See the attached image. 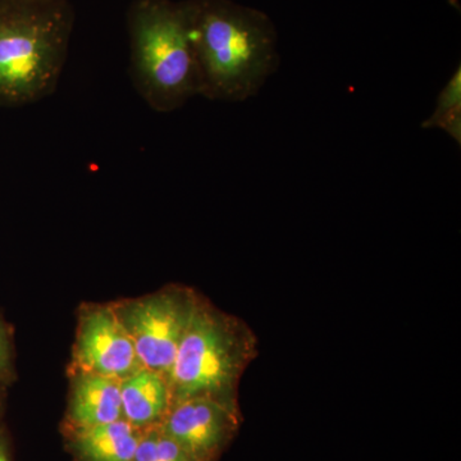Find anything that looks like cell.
<instances>
[{
  "instance_id": "cell-1",
  "label": "cell",
  "mask_w": 461,
  "mask_h": 461,
  "mask_svg": "<svg viewBox=\"0 0 461 461\" xmlns=\"http://www.w3.org/2000/svg\"><path fill=\"white\" fill-rule=\"evenodd\" d=\"M187 2L200 95L230 103L256 96L281 62L271 17L232 0Z\"/></svg>"
},
{
  "instance_id": "cell-2",
  "label": "cell",
  "mask_w": 461,
  "mask_h": 461,
  "mask_svg": "<svg viewBox=\"0 0 461 461\" xmlns=\"http://www.w3.org/2000/svg\"><path fill=\"white\" fill-rule=\"evenodd\" d=\"M127 27L133 85L149 107L169 113L200 95L187 0H133Z\"/></svg>"
},
{
  "instance_id": "cell-3",
  "label": "cell",
  "mask_w": 461,
  "mask_h": 461,
  "mask_svg": "<svg viewBox=\"0 0 461 461\" xmlns=\"http://www.w3.org/2000/svg\"><path fill=\"white\" fill-rule=\"evenodd\" d=\"M74 23L67 0H12L0 7V100L26 104L54 90Z\"/></svg>"
},
{
  "instance_id": "cell-4",
  "label": "cell",
  "mask_w": 461,
  "mask_h": 461,
  "mask_svg": "<svg viewBox=\"0 0 461 461\" xmlns=\"http://www.w3.org/2000/svg\"><path fill=\"white\" fill-rule=\"evenodd\" d=\"M257 354V336L247 323L199 297L167 377L172 403L196 396L236 400L242 373Z\"/></svg>"
},
{
  "instance_id": "cell-5",
  "label": "cell",
  "mask_w": 461,
  "mask_h": 461,
  "mask_svg": "<svg viewBox=\"0 0 461 461\" xmlns=\"http://www.w3.org/2000/svg\"><path fill=\"white\" fill-rule=\"evenodd\" d=\"M198 300L187 288H171L115 311L144 368L168 377Z\"/></svg>"
},
{
  "instance_id": "cell-6",
  "label": "cell",
  "mask_w": 461,
  "mask_h": 461,
  "mask_svg": "<svg viewBox=\"0 0 461 461\" xmlns=\"http://www.w3.org/2000/svg\"><path fill=\"white\" fill-rule=\"evenodd\" d=\"M236 400L196 396L173 402L159 429L195 461H215L239 430Z\"/></svg>"
},
{
  "instance_id": "cell-7",
  "label": "cell",
  "mask_w": 461,
  "mask_h": 461,
  "mask_svg": "<svg viewBox=\"0 0 461 461\" xmlns=\"http://www.w3.org/2000/svg\"><path fill=\"white\" fill-rule=\"evenodd\" d=\"M76 360L81 372L122 379L144 368L115 309L96 308L84 315L78 330Z\"/></svg>"
},
{
  "instance_id": "cell-8",
  "label": "cell",
  "mask_w": 461,
  "mask_h": 461,
  "mask_svg": "<svg viewBox=\"0 0 461 461\" xmlns=\"http://www.w3.org/2000/svg\"><path fill=\"white\" fill-rule=\"evenodd\" d=\"M123 420L138 429L159 426L172 405L168 378L141 368L121 381Z\"/></svg>"
},
{
  "instance_id": "cell-9",
  "label": "cell",
  "mask_w": 461,
  "mask_h": 461,
  "mask_svg": "<svg viewBox=\"0 0 461 461\" xmlns=\"http://www.w3.org/2000/svg\"><path fill=\"white\" fill-rule=\"evenodd\" d=\"M69 417L77 429L123 420L121 381L81 372L75 379Z\"/></svg>"
},
{
  "instance_id": "cell-10",
  "label": "cell",
  "mask_w": 461,
  "mask_h": 461,
  "mask_svg": "<svg viewBox=\"0 0 461 461\" xmlns=\"http://www.w3.org/2000/svg\"><path fill=\"white\" fill-rule=\"evenodd\" d=\"M140 436L124 420L78 429L76 451L85 461H132Z\"/></svg>"
},
{
  "instance_id": "cell-11",
  "label": "cell",
  "mask_w": 461,
  "mask_h": 461,
  "mask_svg": "<svg viewBox=\"0 0 461 461\" xmlns=\"http://www.w3.org/2000/svg\"><path fill=\"white\" fill-rule=\"evenodd\" d=\"M132 461H195L159 426L150 427L140 436Z\"/></svg>"
},
{
  "instance_id": "cell-12",
  "label": "cell",
  "mask_w": 461,
  "mask_h": 461,
  "mask_svg": "<svg viewBox=\"0 0 461 461\" xmlns=\"http://www.w3.org/2000/svg\"><path fill=\"white\" fill-rule=\"evenodd\" d=\"M461 108V67L457 66L453 76L448 78L447 83L439 91L436 100V108L433 113L424 121L421 126L426 127L427 124L433 122L437 118L441 117L454 109Z\"/></svg>"
},
{
  "instance_id": "cell-13",
  "label": "cell",
  "mask_w": 461,
  "mask_h": 461,
  "mask_svg": "<svg viewBox=\"0 0 461 461\" xmlns=\"http://www.w3.org/2000/svg\"><path fill=\"white\" fill-rule=\"evenodd\" d=\"M424 129H439L447 133L457 145H461V108L454 109L427 124Z\"/></svg>"
},
{
  "instance_id": "cell-14",
  "label": "cell",
  "mask_w": 461,
  "mask_h": 461,
  "mask_svg": "<svg viewBox=\"0 0 461 461\" xmlns=\"http://www.w3.org/2000/svg\"><path fill=\"white\" fill-rule=\"evenodd\" d=\"M5 339H3L2 333H0V366H3L5 362Z\"/></svg>"
},
{
  "instance_id": "cell-15",
  "label": "cell",
  "mask_w": 461,
  "mask_h": 461,
  "mask_svg": "<svg viewBox=\"0 0 461 461\" xmlns=\"http://www.w3.org/2000/svg\"><path fill=\"white\" fill-rule=\"evenodd\" d=\"M0 461H8L7 456H5V451L0 447Z\"/></svg>"
}]
</instances>
